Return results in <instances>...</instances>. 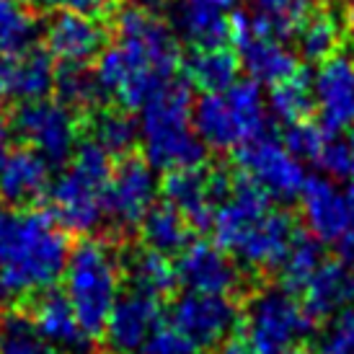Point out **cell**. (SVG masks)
<instances>
[{
	"label": "cell",
	"instance_id": "cell-1",
	"mask_svg": "<svg viewBox=\"0 0 354 354\" xmlns=\"http://www.w3.org/2000/svg\"><path fill=\"white\" fill-rule=\"evenodd\" d=\"M178 41L153 13L124 8L117 13V44L96 57V80L104 96L122 109H142L166 83L176 78Z\"/></svg>",
	"mask_w": 354,
	"mask_h": 354
},
{
	"label": "cell",
	"instance_id": "cell-2",
	"mask_svg": "<svg viewBox=\"0 0 354 354\" xmlns=\"http://www.w3.org/2000/svg\"><path fill=\"white\" fill-rule=\"evenodd\" d=\"M70 241L52 209L19 207L0 199V292L37 295L65 274Z\"/></svg>",
	"mask_w": 354,
	"mask_h": 354
},
{
	"label": "cell",
	"instance_id": "cell-3",
	"mask_svg": "<svg viewBox=\"0 0 354 354\" xmlns=\"http://www.w3.org/2000/svg\"><path fill=\"white\" fill-rule=\"evenodd\" d=\"M192 83L171 80L142 106V148L156 171H184L205 163L207 145L192 127Z\"/></svg>",
	"mask_w": 354,
	"mask_h": 354
},
{
	"label": "cell",
	"instance_id": "cell-4",
	"mask_svg": "<svg viewBox=\"0 0 354 354\" xmlns=\"http://www.w3.org/2000/svg\"><path fill=\"white\" fill-rule=\"evenodd\" d=\"M109 153L93 140H83L68 160V171L50 187L52 215L65 230L91 233L106 217V187L111 178Z\"/></svg>",
	"mask_w": 354,
	"mask_h": 354
},
{
	"label": "cell",
	"instance_id": "cell-5",
	"mask_svg": "<svg viewBox=\"0 0 354 354\" xmlns=\"http://www.w3.org/2000/svg\"><path fill=\"white\" fill-rule=\"evenodd\" d=\"M119 266L114 248L104 241H80L65 266V295L78 315L83 331L96 339L104 334L117 303Z\"/></svg>",
	"mask_w": 354,
	"mask_h": 354
},
{
	"label": "cell",
	"instance_id": "cell-6",
	"mask_svg": "<svg viewBox=\"0 0 354 354\" xmlns=\"http://www.w3.org/2000/svg\"><path fill=\"white\" fill-rule=\"evenodd\" d=\"M313 328L315 318L285 287H264L246 303L243 334L269 354H285L287 349L303 344Z\"/></svg>",
	"mask_w": 354,
	"mask_h": 354
},
{
	"label": "cell",
	"instance_id": "cell-7",
	"mask_svg": "<svg viewBox=\"0 0 354 354\" xmlns=\"http://www.w3.org/2000/svg\"><path fill=\"white\" fill-rule=\"evenodd\" d=\"M10 135L39 153L50 166L68 163L78 148V122L62 101H24L8 119Z\"/></svg>",
	"mask_w": 354,
	"mask_h": 354
},
{
	"label": "cell",
	"instance_id": "cell-8",
	"mask_svg": "<svg viewBox=\"0 0 354 354\" xmlns=\"http://www.w3.org/2000/svg\"><path fill=\"white\" fill-rule=\"evenodd\" d=\"M236 160L254 184H259L269 197L279 202L297 199L308 181L300 160L285 148L282 140H277L269 132L241 142L236 150Z\"/></svg>",
	"mask_w": 354,
	"mask_h": 354
},
{
	"label": "cell",
	"instance_id": "cell-9",
	"mask_svg": "<svg viewBox=\"0 0 354 354\" xmlns=\"http://www.w3.org/2000/svg\"><path fill=\"white\" fill-rule=\"evenodd\" d=\"M168 324H174L181 334L205 349L223 346L233 336L238 326V305L227 295H207L187 292L174 300L168 310Z\"/></svg>",
	"mask_w": 354,
	"mask_h": 354
},
{
	"label": "cell",
	"instance_id": "cell-10",
	"mask_svg": "<svg viewBox=\"0 0 354 354\" xmlns=\"http://www.w3.org/2000/svg\"><path fill=\"white\" fill-rule=\"evenodd\" d=\"M156 168L150 166L145 158L135 156H122L119 163L111 171L106 187V217L114 220V225L122 230H132L138 227L150 207L156 205Z\"/></svg>",
	"mask_w": 354,
	"mask_h": 354
},
{
	"label": "cell",
	"instance_id": "cell-11",
	"mask_svg": "<svg viewBox=\"0 0 354 354\" xmlns=\"http://www.w3.org/2000/svg\"><path fill=\"white\" fill-rule=\"evenodd\" d=\"M233 178L227 171H205L202 166L171 171L163 181V197L199 230H212L215 209L230 194Z\"/></svg>",
	"mask_w": 354,
	"mask_h": 354
},
{
	"label": "cell",
	"instance_id": "cell-12",
	"mask_svg": "<svg viewBox=\"0 0 354 354\" xmlns=\"http://www.w3.org/2000/svg\"><path fill=\"white\" fill-rule=\"evenodd\" d=\"M295 217L285 209L269 207L264 215H259L254 223H248L238 238L227 246V254H233L241 264L251 269H277L282 266L287 251L295 241Z\"/></svg>",
	"mask_w": 354,
	"mask_h": 354
},
{
	"label": "cell",
	"instance_id": "cell-13",
	"mask_svg": "<svg viewBox=\"0 0 354 354\" xmlns=\"http://www.w3.org/2000/svg\"><path fill=\"white\" fill-rule=\"evenodd\" d=\"M230 29H233V39L238 44V59L241 68L248 73V78L259 83V86H277L285 78L295 75L300 65H297L295 52H290L277 39V37H266V34H256L251 29V21L246 13H233L230 16Z\"/></svg>",
	"mask_w": 354,
	"mask_h": 354
},
{
	"label": "cell",
	"instance_id": "cell-14",
	"mask_svg": "<svg viewBox=\"0 0 354 354\" xmlns=\"http://www.w3.org/2000/svg\"><path fill=\"white\" fill-rule=\"evenodd\" d=\"M313 99L318 124L328 135L354 129V59L331 55L313 75Z\"/></svg>",
	"mask_w": 354,
	"mask_h": 354
},
{
	"label": "cell",
	"instance_id": "cell-15",
	"mask_svg": "<svg viewBox=\"0 0 354 354\" xmlns=\"http://www.w3.org/2000/svg\"><path fill=\"white\" fill-rule=\"evenodd\" d=\"M176 282L189 292L227 295L241 287V272L227 251L207 241H192L176 259Z\"/></svg>",
	"mask_w": 354,
	"mask_h": 354
},
{
	"label": "cell",
	"instance_id": "cell-16",
	"mask_svg": "<svg viewBox=\"0 0 354 354\" xmlns=\"http://www.w3.org/2000/svg\"><path fill=\"white\" fill-rule=\"evenodd\" d=\"M160 324H163L160 300L129 290L124 297H117L104 328L109 352L138 354Z\"/></svg>",
	"mask_w": 354,
	"mask_h": 354
},
{
	"label": "cell",
	"instance_id": "cell-17",
	"mask_svg": "<svg viewBox=\"0 0 354 354\" xmlns=\"http://www.w3.org/2000/svg\"><path fill=\"white\" fill-rule=\"evenodd\" d=\"M44 44L52 57L59 62H78L86 65L88 59L99 57L106 47V29L91 13L62 10L47 24Z\"/></svg>",
	"mask_w": 354,
	"mask_h": 354
},
{
	"label": "cell",
	"instance_id": "cell-18",
	"mask_svg": "<svg viewBox=\"0 0 354 354\" xmlns=\"http://www.w3.org/2000/svg\"><path fill=\"white\" fill-rule=\"evenodd\" d=\"M300 202H303L305 225L321 243H336L354 227L346 192H339L328 178H308L300 192Z\"/></svg>",
	"mask_w": 354,
	"mask_h": 354
},
{
	"label": "cell",
	"instance_id": "cell-19",
	"mask_svg": "<svg viewBox=\"0 0 354 354\" xmlns=\"http://www.w3.org/2000/svg\"><path fill=\"white\" fill-rule=\"evenodd\" d=\"M55 86V65L47 50L31 47L21 55H0V106L6 101L44 99Z\"/></svg>",
	"mask_w": 354,
	"mask_h": 354
},
{
	"label": "cell",
	"instance_id": "cell-20",
	"mask_svg": "<svg viewBox=\"0 0 354 354\" xmlns=\"http://www.w3.org/2000/svg\"><path fill=\"white\" fill-rule=\"evenodd\" d=\"M29 315L39 334L57 349L70 354H91V336L83 331L68 295L59 290L37 292L29 303Z\"/></svg>",
	"mask_w": 354,
	"mask_h": 354
},
{
	"label": "cell",
	"instance_id": "cell-21",
	"mask_svg": "<svg viewBox=\"0 0 354 354\" xmlns=\"http://www.w3.org/2000/svg\"><path fill=\"white\" fill-rule=\"evenodd\" d=\"M238 0H176L171 6L174 29L194 47H225L233 39L227 13Z\"/></svg>",
	"mask_w": 354,
	"mask_h": 354
},
{
	"label": "cell",
	"instance_id": "cell-22",
	"mask_svg": "<svg viewBox=\"0 0 354 354\" xmlns=\"http://www.w3.org/2000/svg\"><path fill=\"white\" fill-rule=\"evenodd\" d=\"M50 187V163L31 148L13 150L0 168V199L13 207L34 205Z\"/></svg>",
	"mask_w": 354,
	"mask_h": 354
},
{
	"label": "cell",
	"instance_id": "cell-23",
	"mask_svg": "<svg viewBox=\"0 0 354 354\" xmlns=\"http://www.w3.org/2000/svg\"><path fill=\"white\" fill-rule=\"evenodd\" d=\"M305 310L318 318H328L354 305V266L344 261H324L303 290Z\"/></svg>",
	"mask_w": 354,
	"mask_h": 354
},
{
	"label": "cell",
	"instance_id": "cell-24",
	"mask_svg": "<svg viewBox=\"0 0 354 354\" xmlns=\"http://www.w3.org/2000/svg\"><path fill=\"white\" fill-rule=\"evenodd\" d=\"M192 127H194V132H197L199 140L205 142L207 148L227 150L246 142V135L238 124V117L233 106H230V101H227L225 91L223 93H205L194 104Z\"/></svg>",
	"mask_w": 354,
	"mask_h": 354
},
{
	"label": "cell",
	"instance_id": "cell-25",
	"mask_svg": "<svg viewBox=\"0 0 354 354\" xmlns=\"http://www.w3.org/2000/svg\"><path fill=\"white\" fill-rule=\"evenodd\" d=\"M241 59L227 47H197L184 59V73L194 88L205 93H223L238 83Z\"/></svg>",
	"mask_w": 354,
	"mask_h": 354
},
{
	"label": "cell",
	"instance_id": "cell-26",
	"mask_svg": "<svg viewBox=\"0 0 354 354\" xmlns=\"http://www.w3.org/2000/svg\"><path fill=\"white\" fill-rule=\"evenodd\" d=\"M140 230H142L145 246L160 256H178L192 243L189 220L171 202L150 207L145 220L140 223Z\"/></svg>",
	"mask_w": 354,
	"mask_h": 354
},
{
	"label": "cell",
	"instance_id": "cell-27",
	"mask_svg": "<svg viewBox=\"0 0 354 354\" xmlns=\"http://www.w3.org/2000/svg\"><path fill=\"white\" fill-rule=\"evenodd\" d=\"M256 13L248 16L256 34L290 39L315 13V0H254Z\"/></svg>",
	"mask_w": 354,
	"mask_h": 354
},
{
	"label": "cell",
	"instance_id": "cell-28",
	"mask_svg": "<svg viewBox=\"0 0 354 354\" xmlns=\"http://www.w3.org/2000/svg\"><path fill=\"white\" fill-rule=\"evenodd\" d=\"M124 272H127V282L132 292L156 297V300L168 297L176 287V269L168 264V256H160L150 248L129 254Z\"/></svg>",
	"mask_w": 354,
	"mask_h": 354
},
{
	"label": "cell",
	"instance_id": "cell-29",
	"mask_svg": "<svg viewBox=\"0 0 354 354\" xmlns=\"http://www.w3.org/2000/svg\"><path fill=\"white\" fill-rule=\"evenodd\" d=\"M91 140L106 150L109 156H129L135 142L140 138V129L135 124V119L129 117L127 111L119 109H93L88 119Z\"/></svg>",
	"mask_w": 354,
	"mask_h": 354
},
{
	"label": "cell",
	"instance_id": "cell-30",
	"mask_svg": "<svg viewBox=\"0 0 354 354\" xmlns=\"http://www.w3.org/2000/svg\"><path fill=\"white\" fill-rule=\"evenodd\" d=\"M269 109L282 124H292V122H303L310 117L315 109L313 99V75L310 70H297L295 75L285 78L282 83L272 86L269 93Z\"/></svg>",
	"mask_w": 354,
	"mask_h": 354
},
{
	"label": "cell",
	"instance_id": "cell-31",
	"mask_svg": "<svg viewBox=\"0 0 354 354\" xmlns=\"http://www.w3.org/2000/svg\"><path fill=\"white\" fill-rule=\"evenodd\" d=\"M321 264H324L321 241L313 233H297L279 269V285L292 295H303V290L321 269Z\"/></svg>",
	"mask_w": 354,
	"mask_h": 354
},
{
	"label": "cell",
	"instance_id": "cell-32",
	"mask_svg": "<svg viewBox=\"0 0 354 354\" xmlns=\"http://www.w3.org/2000/svg\"><path fill=\"white\" fill-rule=\"evenodd\" d=\"M52 88L57 91V101H62L68 109H99L104 91H101L99 80H96V73L88 70L86 65H78V62H59L55 68V86Z\"/></svg>",
	"mask_w": 354,
	"mask_h": 354
},
{
	"label": "cell",
	"instance_id": "cell-33",
	"mask_svg": "<svg viewBox=\"0 0 354 354\" xmlns=\"http://www.w3.org/2000/svg\"><path fill=\"white\" fill-rule=\"evenodd\" d=\"M0 354H59V349L39 334L29 310L10 308L0 310Z\"/></svg>",
	"mask_w": 354,
	"mask_h": 354
},
{
	"label": "cell",
	"instance_id": "cell-34",
	"mask_svg": "<svg viewBox=\"0 0 354 354\" xmlns=\"http://www.w3.org/2000/svg\"><path fill=\"white\" fill-rule=\"evenodd\" d=\"M342 41V21L328 10H315L297 31V50L308 62H324Z\"/></svg>",
	"mask_w": 354,
	"mask_h": 354
},
{
	"label": "cell",
	"instance_id": "cell-35",
	"mask_svg": "<svg viewBox=\"0 0 354 354\" xmlns=\"http://www.w3.org/2000/svg\"><path fill=\"white\" fill-rule=\"evenodd\" d=\"M37 24L19 0H0V55H21L31 50Z\"/></svg>",
	"mask_w": 354,
	"mask_h": 354
},
{
	"label": "cell",
	"instance_id": "cell-36",
	"mask_svg": "<svg viewBox=\"0 0 354 354\" xmlns=\"http://www.w3.org/2000/svg\"><path fill=\"white\" fill-rule=\"evenodd\" d=\"M326 140H328V132H326L321 124L310 122V119L285 124V132H282L285 148L290 150L297 160H318V156H321V150H324V145H326Z\"/></svg>",
	"mask_w": 354,
	"mask_h": 354
},
{
	"label": "cell",
	"instance_id": "cell-37",
	"mask_svg": "<svg viewBox=\"0 0 354 354\" xmlns=\"http://www.w3.org/2000/svg\"><path fill=\"white\" fill-rule=\"evenodd\" d=\"M315 354H354V305L331 315V324L318 339Z\"/></svg>",
	"mask_w": 354,
	"mask_h": 354
},
{
	"label": "cell",
	"instance_id": "cell-38",
	"mask_svg": "<svg viewBox=\"0 0 354 354\" xmlns=\"http://www.w3.org/2000/svg\"><path fill=\"white\" fill-rule=\"evenodd\" d=\"M138 354H202V349L174 324H160Z\"/></svg>",
	"mask_w": 354,
	"mask_h": 354
},
{
	"label": "cell",
	"instance_id": "cell-39",
	"mask_svg": "<svg viewBox=\"0 0 354 354\" xmlns=\"http://www.w3.org/2000/svg\"><path fill=\"white\" fill-rule=\"evenodd\" d=\"M318 166L324 168L328 176L336 178H346L352 176V150H349V142L346 140H339V135H328L321 156L315 160Z\"/></svg>",
	"mask_w": 354,
	"mask_h": 354
},
{
	"label": "cell",
	"instance_id": "cell-40",
	"mask_svg": "<svg viewBox=\"0 0 354 354\" xmlns=\"http://www.w3.org/2000/svg\"><path fill=\"white\" fill-rule=\"evenodd\" d=\"M34 8H65V10H78V13H99L109 8L106 0H19Z\"/></svg>",
	"mask_w": 354,
	"mask_h": 354
},
{
	"label": "cell",
	"instance_id": "cell-41",
	"mask_svg": "<svg viewBox=\"0 0 354 354\" xmlns=\"http://www.w3.org/2000/svg\"><path fill=\"white\" fill-rule=\"evenodd\" d=\"M223 354H269V352L259 349L246 334H238V336H233V339H227L225 344H223Z\"/></svg>",
	"mask_w": 354,
	"mask_h": 354
},
{
	"label": "cell",
	"instance_id": "cell-42",
	"mask_svg": "<svg viewBox=\"0 0 354 354\" xmlns=\"http://www.w3.org/2000/svg\"><path fill=\"white\" fill-rule=\"evenodd\" d=\"M336 254H339V261L354 266V227L336 241Z\"/></svg>",
	"mask_w": 354,
	"mask_h": 354
},
{
	"label": "cell",
	"instance_id": "cell-43",
	"mask_svg": "<svg viewBox=\"0 0 354 354\" xmlns=\"http://www.w3.org/2000/svg\"><path fill=\"white\" fill-rule=\"evenodd\" d=\"M10 138H13V135H10V124L0 117V168H3V163H6V158L10 156V150H8Z\"/></svg>",
	"mask_w": 354,
	"mask_h": 354
},
{
	"label": "cell",
	"instance_id": "cell-44",
	"mask_svg": "<svg viewBox=\"0 0 354 354\" xmlns=\"http://www.w3.org/2000/svg\"><path fill=\"white\" fill-rule=\"evenodd\" d=\"M171 3V0H132V6L140 10H145V13H153L156 16L158 10H163Z\"/></svg>",
	"mask_w": 354,
	"mask_h": 354
},
{
	"label": "cell",
	"instance_id": "cell-45",
	"mask_svg": "<svg viewBox=\"0 0 354 354\" xmlns=\"http://www.w3.org/2000/svg\"><path fill=\"white\" fill-rule=\"evenodd\" d=\"M344 29L346 34L354 39V0L349 3V8H346V16H344Z\"/></svg>",
	"mask_w": 354,
	"mask_h": 354
},
{
	"label": "cell",
	"instance_id": "cell-46",
	"mask_svg": "<svg viewBox=\"0 0 354 354\" xmlns=\"http://www.w3.org/2000/svg\"><path fill=\"white\" fill-rule=\"evenodd\" d=\"M285 354H315V352H310L305 344H297V346H292V349H287Z\"/></svg>",
	"mask_w": 354,
	"mask_h": 354
},
{
	"label": "cell",
	"instance_id": "cell-47",
	"mask_svg": "<svg viewBox=\"0 0 354 354\" xmlns=\"http://www.w3.org/2000/svg\"><path fill=\"white\" fill-rule=\"evenodd\" d=\"M346 142H349V150H352V176H354V129H352V135H349Z\"/></svg>",
	"mask_w": 354,
	"mask_h": 354
}]
</instances>
